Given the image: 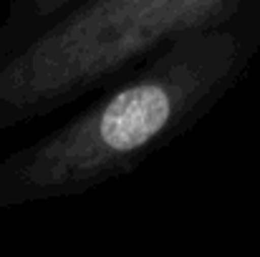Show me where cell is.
I'll return each mask as SVG.
<instances>
[{
  "mask_svg": "<svg viewBox=\"0 0 260 257\" xmlns=\"http://www.w3.org/2000/svg\"><path fill=\"white\" fill-rule=\"evenodd\" d=\"M260 48V10L174 38L106 93L0 162V209L76 197L126 176L189 131Z\"/></svg>",
  "mask_w": 260,
  "mask_h": 257,
  "instance_id": "cell-1",
  "label": "cell"
},
{
  "mask_svg": "<svg viewBox=\"0 0 260 257\" xmlns=\"http://www.w3.org/2000/svg\"><path fill=\"white\" fill-rule=\"evenodd\" d=\"M260 10V0H79L0 56V131L106 88L192 30Z\"/></svg>",
  "mask_w": 260,
  "mask_h": 257,
  "instance_id": "cell-2",
  "label": "cell"
},
{
  "mask_svg": "<svg viewBox=\"0 0 260 257\" xmlns=\"http://www.w3.org/2000/svg\"><path fill=\"white\" fill-rule=\"evenodd\" d=\"M79 0H10L0 25V56L10 53Z\"/></svg>",
  "mask_w": 260,
  "mask_h": 257,
  "instance_id": "cell-3",
  "label": "cell"
}]
</instances>
